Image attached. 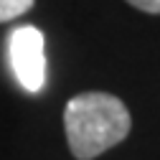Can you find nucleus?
<instances>
[{"instance_id": "obj_1", "label": "nucleus", "mask_w": 160, "mask_h": 160, "mask_svg": "<svg viewBox=\"0 0 160 160\" xmlns=\"http://www.w3.org/2000/svg\"><path fill=\"white\" fill-rule=\"evenodd\" d=\"M64 127L71 155L92 160L130 135L132 119L122 99L107 92H84L66 102Z\"/></svg>"}, {"instance_id": "obj_2", "label": "nucleus", "mask_w": 160, "mask_h": 160, "mask_svg": "<svg viewBox=\"0 0 160 160\" xmlns=\"http://www.w3.org/2000/svg\"><path fill=\"white\" fill-rule=\"evenodd\" d=\"M43 33L36 26H18L8 36V58L13 74L26 92L36 94L46 84V51Z\"/></svg>"}, {"instance_id": "obj_3", "label": "nucleus", "mask_w": 160, "mask_h": 160, "mask_svg": "<svg viewBox=\"0 0 160 160\" xmlns=\"http://www.w3.org/2000/svg\"><path fill=\"white\" fill-rule=\"evenodd\" d=\"M36 0H0V23H10L33 8Z\"/></svg>"}, {"instance_id": "obj_4", "label": "nucleus", "mask_w": 160, "mask_h": 160, "mask_svg": "<svg viewBox=\"0 0 160 160\" xmlns=\"http://www.w3.org/2000/svg\"><path fill=\"white\" fill-rule=\"evenodd\" d=\"M127 3L142 13H160V0H127Z\"/></svg>"}]
</instances>
